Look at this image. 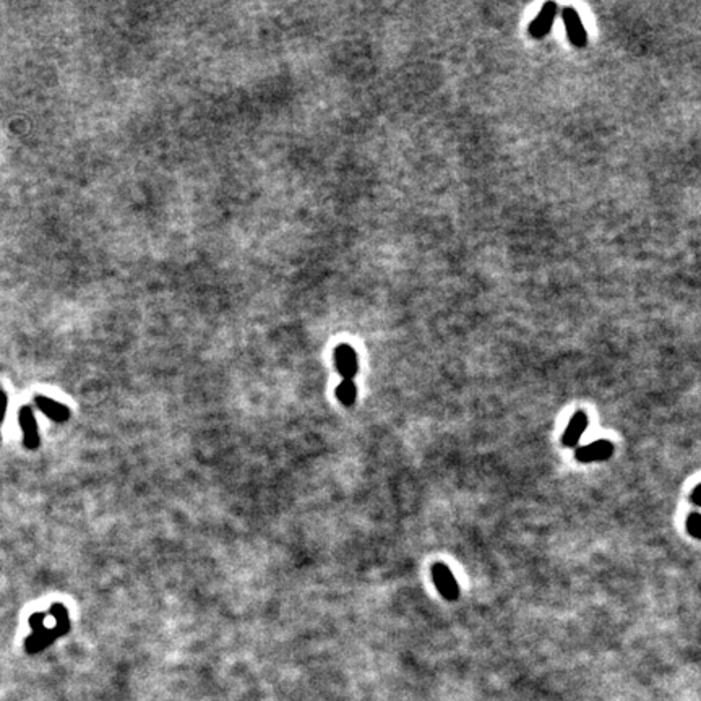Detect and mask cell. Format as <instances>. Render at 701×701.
Here are the masks:
<instances>
[{
  "label": "cell",
  "instance_id": "1",
  "mask_svg": "<svg viewBox=\"0 0 701 701\" xmlns=\"http://www.w3.org/2000/svg\"><path fill=\"white\" fill-rule=\"evenodd\" d=\"M432 578H434L435 588L447 601H457L460 597V586L457 578L453 577L452 570L443 563H435L432 567Z\"/></svg>",
  "mask_w": 701,
  "mask_h": 701
},
{
  "label": "cell",
  "instance_id": "2",
  "mask_svg": "<svg viewBox=\"0 0 701 701\" xmlns=\"http://www.w3.org/2000/svg\"><path fill=\"white\" fill-rule=\"evenodd\" d=\"M335 366L343 380H354L359 372V359L354 347L349 344H339L335 349Z\"/></svg>",
  "mask_w": 701,
  "mask_h": 701
},
{
  "label": "cell",
  "instance_id": "3",
  "mask_svg": "<svg viewBox=\"0 0 701 701\" xmlns=\"http://www.w3.org/2000/svg\"><path fill=\"white\" fill-rule=\"evenodd\" d=\"M562 16H563V23H565V30L570 43L578 49L586 48V44H588V33H586L583 23H581L578 11L572 7H565L562 11Z\"/></svg>",
  "mask_w": 701,
  "mask_h": 701
},
{
  "label": "cell",
  "instance_id": "4",
  "mask_svg": "<svg viewBox=\"0 0 701 701\" xmlns=\"http://www.w3.org/2000/svg\"><path fill=\"white\" fill-rule=\"evenodd\" d=\"M557 10H558V5L555 2L544 4L543 9H540V11H539V15L536 16L534 21L528 28L529 36L534 38V39H543L544 36H547V34L550 33L552 25H554Z\"/></svg>",
  "mask_w": 701,
  "mask_h": 701
},
{
  "label": "cell",
  "instance_id": "5",
  "mask_svg": "<svg viewBox=\"0 0 701 701\" xmlns=\"http://www.w3.org/2000/svg\"><path fill=\"white\" fill-rule=\"evenodd\" d=\"M614 445L609 440H596L589 445L580 447L575 453V458L580 463H596V461H606L612 457Z\"/></svg>",
  "mask_w": 701,
  "mask_h": 701
},
{
  "label": "cell",
  "instance_id": "6",
  "mask_svg": "<svg viewBox=\"0 0 701 701\" xmlns=\"http://www.w3.org/2000/svg\"><path fill=\"white\" fill-rule=\"evenodd\" d=\"M20 425L23 430V443H25V447L30 450H36L39 447L38 424L30 408H23L20 411Z\"/></svg>",
  "mask_w": 701,
  "mask_h": 701
},
{
  "label": "cell",
  "instance_id": "7",
  "mask_svg": "<svg viewBox=\"0 0 701 701\" xmlns=\"http://www.w3.org/2000/svg\"><path fill=\"white\" fill-rule=\"evenodd\" d=\"M59 636H60V634H59V630L55 629V626L54 629H48V626H45V629H43V630L33 631V634L28 636V640L25 641V648L30 654L39 653V651H43L44 648L53 645V643Z\"/></svg>",
  "mask_w": 701,
  "mask_h": 701
},
{
  "label": "cell",
  "instance_id": "8",
  "mask_svg": "<svg viewBox=\"0 0 701 701\" xmlns=\"http://www.w3.org/2000/svg\"><path fill=\"white\" fill-rule=\"evenodd\" d=\"M586 427H588V415H586V413L583 411H578L568 423L565 434L562 437L563 445L568 448L577 447L581 435L586 432Z\"/></svg>",
  "mask_w": 701,
  "mask_h": 701
},
{
  "label": "cell",
  "instance_id": "9",
  "mask_svg": "<svg viewBox=\"0 0 701 701\" xmlns=\"http://www.w3.org/2000/svg\"><path fill=\"white\" fill-rule=\"evenodd\" d=\"M34 403H36V406L41 409L49 419H53L54 423H65V420H68V418H70L68 408H65L64 404L49 400V398L38 396L36 400H34Z\"/></svg>",
  "mask_w": 701,
  "mask_h": 701
},
{
  "label": "cell",
  "instance_id": "10",
  "mask_svg": "<svg viewBox=\"0 0 701 701\" xmlns=\"http://www.w3.org/2000/svg\"><path fill=\"white\" fill-rule=\"evenodd\" d=\"M336 398L344 404V406H352L357 398V386L354 380H343L336 386Z\"/></svg>",
  "mask_w": 701,
  "mask_h": 701
},
{
  "label": "cell",
  "instance_id": "11",
  "mask_svg": "<svg viewBox=\"0 0 701 701\" xmlns=\"http://www.w3.org/2000/svg\"><path fill=\"white\" fill-rule=\"evenodd\" d=\"M49 614L55 619V629L59 630L60 635H64L70 629V620H68V612L67 609L62 606V604H54L53 607L49 609Z\"/></svg>",
  "mask_w": 701,
  "mask_h": 701
},
{
  "label": "cell",
  "instance_id": "12",
  "mask_svg": "<svg viewBox=\"0 0 701 701\" xmlns=\"http://www.w3.org/2000/svg\"><path fill=\"white\" fill-rule=\"evenodd\" d=\"M687 531L690 536L697 539H701V515L700 513H692L687 518Z\"/></svg>",
  "mask_w": 701,
  "mask_h": 701
},
{
  "label": "cell",
  "instance_id": "13",
  "mask_svg": "<svg viewBox=\"0 0 701 701\" xmlns=\"http://www.w3.org/2000/svg\"><path fill=\"white\" fill-rule=\"evenodd\" d=\"M44 620H45V614H34V615H31L30 625H31L33 631H38V630L45 629Z\"/></svg>",
  "mask_w": 701,
  "mask_h": 701
},
{
  "label": "cell",
  "instance_id": "14",
  "mask_svg": "<svg viewBox=\"0 0 701 701\" xmlns=\"http://www.w3.org/2000/svg\"><path fill=\"white\" fill-rule=\"evenodd\" d=\"M5 411H7V396L4 391H0V424L4 423Z\"/></svg>",
  "mask_w": 701,
  "mask_h": 701
},
{
  "label": "cell",
  "instance_id": "15",
  "mask_svg": "<svg viewBox=\"0 0 701 701\" xmlns=\"http://www.w3.org/2000/svg\"><path fill=\"white\" fill-rule=\"evenodd\" d=\"M692 501H693V504H695V505H698V506H701V484H700V486H697V487H695V490H693V494H692Z\"/></svg>",
  "mask_w": 701,
  "mask_h": 701
}]
</instances>
